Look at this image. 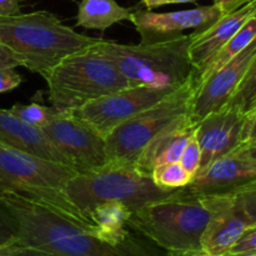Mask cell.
I'll use <instances>...</instances> for the list:
<instances>
[{"mask_svg":"<svg viewBox=\"0 0 256 256\" xmlns=\"http://www.w3.org/2000/svg\"><path fill=\"white\" fill-rule=\"evenodd\" d=\"M252 112L244 114L224 105L196 122L195 136L202 148L200 169L246 144Z\"/></svg>","mask_w":256,"mask_h":256,"instance_id":"11","label":"cell"},{"mask_svg":"<svg viewBox=\"0 0 256 256\" xmlns=\"http://www.w3.org/2000/svg\"><path fill=\"white\" fill-rule=\"evenodd\" d=\"M179 162L192 176L199 172L200 165H202V148H200L195 134L190 138L189 142L185 145Z\"/></svg>","mask_w":256,"mask_h":256,"instance_id":"25","label":"cell"},{"mask_svg":"<svg viewBox=\"0 0 256 256\" xmlns=\"http://www.w3.org/2000/svg\"><path fill=\"white\" fill-rule=\"evenodd\" d=\"M255 9L256 0H252L240 9L222 15L208 29L190 34L192 42H190L189 55L195 72H200L202 68L229 42L230 38L234 36L238 30L250 18L254 16Z\"/></svg>","mask_w":256,"mask_h":256,"instance_id":"16","label":"cell"},{"mask_svg":"<svg viewBox=\"0 0 256 256\" xmlns=\"http://www.w3.org/2000/svg\"><path fill=\"white\" fill-rule=\"evenodd\" d=\"M96 42L62 24L49 12L0 16V44L12 50L20 66L32 72L42 74L66 55Z\"/></svg>","mask_w":256,"mask_h":256,"instance_id":"3","label":"cell"},{"mask_svg":"<svg viewBox=\"0 0 256 256\" xmlns=\"http://www.w3.org/2000/svg\"><path fill=\"white\" fill-rule=\"evenodd\" d=\"M20 12V0H0V16Z\"/></svg>","mask_w":256,"mask_h":256,"instance_id":"32","label":"cell"},{"mask_svg":"<svg viewBox=\"0 0 256 256\" xmlns=\"http://www.w3.org/2000/svg\"><path fill=\"white\" fill-rule=\"evenodd\" d=\"M62 192L92 225L89 212L95 205L120 202L134 212L145 202L164 198L172 192L158 188L152 175L138 169L134 162L109 160L98 169L76 172L68 180Z\"/></svg>","mask_w":256,"mask_h":256,"instance_id":"6","label":"cell"},{"mask_svg":"<svg viewBox=\"0 0 256 256\" xmlns=\"http://www.w3.org/2000/svg\"><path fill=\"white\" fill-rule=\"evenodd\" d=\"M40 129L76 172L98 169L109 162L105 138L72 112H55Z\"/></svg>","mask_w":256,"mask_h":256,"instance_id":"9","label":"cell"},{"mask_svg":"<svg viewBox=\"0 0 256 256\" xmlns=\"http://www.w3.org/2000/svg\"><path fill=\"white\" fill-rule=\"evenodd\" d=\"M195 129L196 124L189 115L180 118L145 145L134 164L138 169L152 175V169L158 165L179 162L185 145L195 134Z\"/></svg>","mask_w":256,"mask_h":256,"instance_id":"17","label":"cell"},{"mask_svg":"<svg viewBox=\"0 0 256 256\" xmlns=\"http://www.w3.org/2000/svg\"><path fill=\"white\" fill-rule=\"evenodd\" d=\"M74 175L76 172L70 166L0 142V190H12L36 200L95 232L62 192V188Z\"/></svg>","mask_w":256,"mask_h":256,"instance_id":"7","label":"cell"},{"mask_svg":"<svg viewBox=\"0 0 256 256\" xmlns=\"http://www.w3.org/2000/svg\"><path fill=\"white\" fill-rule=\"evenodd\" d=\"M214 205L215 195L194 194L182 188L138 208L128 226L166 252H202Z\"/></svg>","mask_w":256,"mask_h":256,"instance_id":"2","label":"cell"},{"mask_svg":"<svg viewBox=\"0 0 256 256\" xmlns=\"http://www.w3.org/2000/svg\"><path fill=\"white\" fill-rule=\"evenodd\" d=\"M250 2H252V0H214V5L220 8V10L225 15L240 9V8L244 6L245 4H248Z\"/></svg>","mask_w":256,"mask_h":256,"instance_id":"31","label":"cell"},{"mask_svg":"<svg viewBox=\"0 0 256 256\" xmlns=\"http://www.w3.org/2000/svg\"><path fill=\"white\" fill-rule=\"evenodd\" d=\"M229 252H252L256 254V224L250 226L239 240L235 242L234 246Z\"/></svg>","mask_w":256,"mask_h":256,"instance_id":"30","label":"cell"},{"mask_svg":"<svg viewBox=\"0 0 256 256\" xmlns=\"http://www.w3.org/2000/svg\"><path fill=\"white\" fill-rule=\"evenodd\" d=\"M232 195L240 204V206L246 212L248 216L256 224V182L238 190Z\"/></svg>","mask_w":256,"mask_h":256,"instance_id":"27","label":"cell"},{"mask_svg":"<svg viewBox=\"0 0 256 256\" xmlns=\"http://www.w3.org/2000/svg\"><path fill=\"white\" fill-rule=\"evenodd\" d=\"M226 105L236 108L244 114L256 110V55Z\"/></svg>","mask_w":256,"mask_h":256,"instance_id":"23","label":"cell"},{"mask_svg":"<svg viewBox=\"0 0 256 256\" xmlns=\"http://www.w3.org/2000/svg\"><path fill=\"white\" fill-rule=\"evenodd\" d=\"M132 210L120 202H105L90 210L89 220L96 236L105 242L118 245L132 236L128 222Z\"/></svg>","mask_w":256,"mask_h":256,"instance_id":"19","label":"cell"},{"mask_svg":"<svg viewBox=\"0 0 256 256\" xmlns=\"http://www.w3.org/2000/svg\"><path fill=\"white\" fill-rule=\"evenodd\" d=\"M0 200L18 222L16 242L52 256H162L134 235L118 245L48 205L12 190H0Z\"/></svg>","mask_w":256,"mask_h":256,"instance_id":"1","label":"cell"},{"mask_svg":"<svg viewBox=\"0 0 256 256\" xmlns=\"http://www.w3.org/2000/svg\"><path fill=\"white\" fill-rule=\"evenodd\" d=\"M256 39V18L252 16L232 38H230L229 42L202 68V70L196 74V82L206 79L210 74L216 72L218 69L232 62L236 55H239L245 48L249 46Z\"/></svg>","mask_w":256,"mask_h":256,"instance_id":"21","label":"cell"},{"mask_svg":"<svg viewBox=\"0 0 256 256\" xmlns=\"http://www.w3.org/2000/svg\"><path fill=\"white\" fill-rule=\"evenodd\" d=\"M198 0H142V4L146 6L148 10L169 4H185V2H195Z\"/></svg>","mask_w":256,"mask_h":256,"instance_id":"34","label":"cell"},{"mask_svg":"<svg viewBox=\"0 0 256 256\" xmlns=\"http://www.w3.org/2000/svg\"><path fill=\"white\" fill-rule=\"evenodd\" d=\"M22 82V78L15 68L0 65V92H12Z\"/></svg>","mask_w":256,"mask_h":256,"instance_id":"28","label":"cell"},{"mask_svg":"<svg viewBox=\"0 0 256 256\" xmlns=\"http://www.w3.org/2000/svg\"><path fill=\"white\" fill-rule=\"evenodd\" d=\"M254 224L234 195H215L214 210L202 238V250L209 256L225 255Z\"/></svg>","mask_w":256,"mask_h":256,"instance_id":"15","label":"cell"},{"mask_svg":"<svg viewBox=\"0 0 256 256\" xmlns=\"http://www.w3.org/2000/svg\"><path fill=\"white\" fill-rule=\"evenodd\" d=\"M18 222L14 215L0 200V246L16 240Z\"/></svg>","mask_w":256,"mask_h":256,"instance_id":"26","label":"cell"},{"mask_svg":"<svg viewBox=\"0 0 256 256\" xmlns=\"http://www.w3.org/2000/svg\"><path fill=\"white\" fill-rule=\"evenodd\" d=\"M242 150L249 155L252 159L256 160V140H252V142H246V144L242 145Z\"/></svg>","mask_w":256,"mask_h":256,"instance_id":"36","label":"cell"},{"mask_svg":"<svg viewBox=\"0 0 256 256\" xmlns=\"http://www.w3.org/2000/svg\"><path fill=\"white\" fill-rule=\"evenodd\" d=\"M176 89L154 86H128L92 100L72 110V114L106 138L112 130L138 112L152 106Z\"/></svg>","mask_w":256,"mask_h":256,"instance_id":"10","label":"cell"},{"mask_svg":"<svg viewBox=\"0 0 256 256\" xmlns=\"http://www.w3.org/2000/svg\"><path fill=\"white\" fill-rule=\"evenodd\" d=\"M255 55L256 39L232 62L195 84L188 112L195 124L228 104Z\"/></svg>","mask_w":256,"mask_h":256,"instance_id":"12","label":"cell"},{"mask_svg":"<svg viewBox=\"0 0 256 256\" xmlns=\"http://www.w3.org/2000/svg\"><path fill=\"white\" fill-rule=\"evenodd\" d=\"M190 42V34H182L174 39L139 44L99 39L95 46L114 62L130 86L178 89L195 72L189 55Z\"/></svg>","mask_w":256,"mask_h":256,"instance_id":"4","label":"cell"},{"mask_svg":"<svg viewBox=\"0 0 256 256\" xmlns=\"http://www.w3.org/2000/svg\"><path fill=\"white\" fill-rule=\"evenodd\" d=\"M202 252H166L162 256H200Z\"/></svg>","mask_w":256,"mask_h":256,"instance_id":"37","label":"cell"},{"mask_svg":"<svg viewBox=\"0 0 256 256\" xmlns=\"http://www.w3.org/2000/svg\"><path fill=\"white\" fill-rule=\"evenodd\" d=\"M0 256H52L42 250L34 249V248L26 246L16 240L9 244H5L0 246Z\"/></svg>","mask_w":256,"mask_h":256,"instance_id":"29","label":"cell"},{"mask_svg":"<svg viewBox=\"0 0 256 256\" xmlns=\"http://www.w3.org/2000/svg\"><path fill=\"white\" fill-rule=\"evenodd\" d=\"M222 256H256V254H252V252H226Z\"/></svg>","mask_w":256,"mask_h":256,"instance_id":"38","label":"cell"},{"mask_svg":"<svg viewBox=\"0 0 256 256\" xmlns=\"http://www.w3.org/2000/svg\"><path fill=\"white\" fill-rule=\"evenodd\" d=\"M152 179L160 189L175 192L186 188L192 182V175L179 162H175L155 166L152 172Z\"/></svg>","mask_w":256,"mask_h":256,"instance_id":"22","label":"cell"},{"mask_svg":"<svg viewBox=\"0 0 256 256\" xmlns=\"http://www.w3.org/2000/svg\"><path fill=\"white\" fill-rule=\"evenodd\" d=\"M256 182V160L240 146L200 169L186 186L199 195H228Z\"/></svg>","mask_w":256,"mask_h":256,"instance_id":"14","label":"cell"},{"mask_svg":"<svg viewBox=\"0 0 256 256\" xmlns=\"http://www.w3.org/2000/svg\"><path fill=\"white\" fill-rule=\"evenodd\" d=\"M224 12L216 5L199 6L170 12L134 10L132 22L142 36L140 42H156L182 36V32L192 29L199 32L216 22Z\"/></svg>","mask_w":256,"mask_h":256,"instance_id":"13","label":"cell"},{"mask_svg":"<svg viewBox=\"0 0 256 256\" xmlns=\"http://www.w3.org/2000/svg\"><path fill=\"white\" fill-rule=\"evenodd\" d=\"M195 84L196 74L194 72L182 86L115 128L105 138L108 159L134 162L150 140L188 115Z\"/></svg>","mask_w":256,"mask_h":256,"instance_id":"8","label":"cell"},{"mask_svg":"<svg viewBox=\"0 0 256 256\" xmlns=\"http://www.w3.org/2000/svg\"><path fill=\"white\" fill-rule=\"evenodd\" d=\"M254 18H256V9H255V12H254Z\"/></svg>","mask_w":256,"mask_h":256,"instance_id":"40","label":"cell"},{"mask_svg":"<svg viewBox=\"0 0 256 256\" xmlns=\"http://www.w3.org/2000/svg\"><path fill=\"white\" fill-rule=\"evenodd\" d=\"M9 110L15 116L19 118L20 120H22L26 124L32 125V126L39 128V129L46 124L48 120L55 112V110L52 108H48L46 105L38 102H32L30 104H20V102H16Z\"/></svg>","mask_w":256,"mask_h":256,"instance_id":"24","label":"cell"},{"mask_svg":"<svg viewBox=\"0 0 256 256\" xmlns=\"http://www.w3.org/2000/svg\"><path fill=\"white\" fill-rule=\"evenodd\" d=\"M40 75L46 82L48 100L55 112H72L92 100L130 86L95 44L66 55Z\"/></svg>","mask_w":256,"mask_h":256,"instance_id":"5","label":"cell"},{"mask_svg":"<svg viewBox=\"0 0 256 256\" xmlns=\"http://www.w3.org/2000/svg\"><path fill=\"white\" fill-rule=\"evenodd\" d=\"M0 65H6V66L12 68L20 66L19 62H18L14 52L2 44H0Z\"/></svg>","mask_w":256,"mask_h":256,"instance_id":"33","label":"cell"},{"mask_svg":"<svg viewBox=\"0 0 256 256\" xmlns=\"http://www.w3.org/2000/svg\"><path fill=\"white\" fill-rule=\"evenodd\" d=\"M256 140V110L250 115V125H249V135H248V142Z\"/></svg>","mask_w":256,"mask_h":256,"instance_id":"35","label":"cell"},{"mask_svg":"<svg viewBox=\"0 0 256 256\" xmlns=\"http://www.w3.org/2000/svg\"><path fill=\"white\" fill-rule=\"evenodd\" d=\"M0 142L34 156L70 166L68 160L52 146L42 129L24 122L10 110L0 109Z\"/></svg>","mask_w":256,"mask_h":256,"instance_id":"18","label":"cell"},{"mask_svg":"<svg viewBox=\"0 0 256 256\" xmlns=\"http://www.w3.org/2000/svg\"><path fill=\"white\" fill-rule=\"evenodd\" d=\"M200 256H209V255H208V254H205V252H202V255H200Z\"/></svg>","mask_w":256,"mask_h":256,"instance_id":"39","label":"cell"},{"mask_svg":"<svg viewBox=\"0 0 256 256\" xmlns=\"http://www.w3.org/2000/svg\"><path fill=\"white\" fill-rule=\"evenodd\" d=\"M134 9L120 6L115 0H82L76 25L84 29L104 32L112 25L124 20L132 22Z\"/></svg>","mask_w":256,"mask_h":256,"instance_id":"20","label":"cell"}]
</instances>
